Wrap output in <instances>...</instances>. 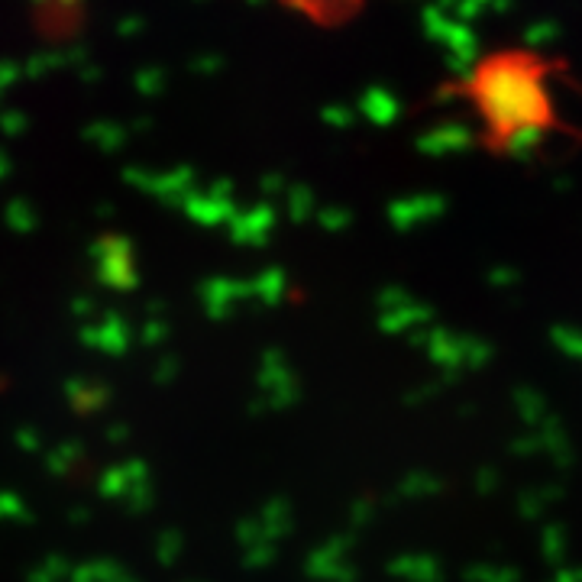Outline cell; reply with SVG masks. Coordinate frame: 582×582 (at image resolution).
I'll return each mask as SVG.
<instances>
[{"mask_svg":"<svg viewBox=\"0 0 582 582\" xmlns=\"http://www.w3.org/2000/svg\"><path fill=\"white\" fill-rule=\"evenodd\" d=\"M456 94L473 117L482 146L515 156L563 133L557 62L524 46L482 52L456 81Z\"/></svg>","mask_w":582,"mask_h":582,"instance_id":"obj_1","label":"cell"},{"mask_svg":"<svg viewBox=\"0 0 582 582\" xmlns=\"http://www.w3.org/2000/svg\"><path fill=\"white\" fill-rule=\"evenodd\" d=\"M272 4H279L304 23L321 26V30H340V26L353 23L372 0H272Z\"/></svg>","mask_w":582,"mask_h":582,"instance_id":"obj_2","label":"cell"}]
</instances>
